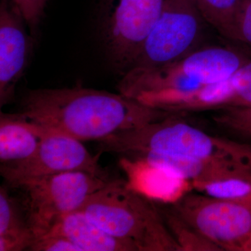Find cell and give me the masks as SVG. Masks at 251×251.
I'll use <instances>...</instances> for the list:
<instances>
[{"label":"cell","mask_w":251,"mask_h":251,"mask_svg":"<svg viewBox=\"0 0 251 251\" xmlns=\"http://www.w3.org/2000/svg\"><path fill=\"white\" fill-rule=\"evenodd\" d=\"M21 113L80 141L98 142L174 114L121 93L81 87L30 91L23 99Z\"/></svg>","instance_id":"1"},{"label":"cell","mask_w":251,"mask_h":251,"mask_svg":"<svg viewBox=\"0 0 251 251\" xmlns=\"http://www.w3.org/2000/svg\"><path fill=\"white\" fill-rule=\"evenodd\" d=\"M176 115L100 140L99 150L128 158L154 153L219 162L251 171V145L209 134Z\"/></svg>","instance_id":"2"},{"label":"cell","mask_w":251,"mask_h":251,"mask_svg":"<svg viewBox=\"0 0 251 251\" xmlns=\"http://www.w3.org/2000/svg\"><path fill=\"white\" fill-rule=\"evenodd\" d=\"M80 209L109 234L133 244L137 251H181L153 201L126 181L110 180Z\"/></svg>","instance_id":"3"},{"label":"cell","mask_w":251,"mask_h":251,"mask_svg":"<svg viewBox=\"0 0 251 251\" xmlns=\"http://www.w3.org/2000/svg\"><path fill=\"white\" fill-rule=\"evenodd\" d=\"M250 59L239 47H201L177 60L138 76L122 78L119 92L135 99L144 93L196 90L229 77Z\"/></svg>","instance_id":"4"},{"label":"cell","mask_w":251,"mask_h":251,"mask_svg":"<svg viewBox=\"0 0 251 251\" xmlns=\"http://www.w3.org/2000/svg\"><path fill=\"white\" fill-rule=\"evenodd\" d=\"M206 25L194 0H167L161 16L122 78L138 76L199 49Z\"/></svg>","instance_id":"5"},{"label":"cell","mask_w":251,"mask_h":251,"mask_svg":"<svg viewBox=\"0 0 251 251\" xmlns=\"http://www.w3.org/2000/svg\"><path fill=\"white\" fill-rule=\"evenodd\" d=\"M110 180L83 171L49 175L21 186L34 237L47 233L63 216L80 209Z\"/></svg>","instance_id":"6"},{"label":"cell","mask_w":251,"mask_h":251,"mask_svg":"<svg viewBox=\"0 0 251 251\" xmlns=\"http://www.w3.org/2000/svg\"><path fill=\"white\" fill-rule=\"evenodd\" d=\"M171 209L221 251L250 250L251 203L190 192Z\"/></svg>","instance_id":"7"},{"label":"cell","mask_w":251,"mask_h":251,"mask_svg":"<svg viewBox=\"0 0 251 251\" xmlns=\"http://www.w3.org/2000/svg\"><path fill=\"white\" fill-rule=\"evenodd\" d=\"M43 127L44 135L34 156L21 163L0 166L1 175L9 186L19 188L39 178L74 171L87 172L110 179L108 171L99 162L101 152L93 156L80 140Z\"/></svg>","instance_id":"8"},{"label":"cell","mask_w":251,"mask_h":251,"mask_svg":"<svg viewBox=\"0 0 251 251\" xmlns=\"http://www.w3.org/2000/svg\"><path fill=\"white\" fill-rule=\"evenodd\" d=\"M167 0H109L104 21L105 46L123 75L161 16Z\"/></svg>","instance_id":"9"},{"label":"cell","mask_w":251,"mask_h":251,"mask_svg":"<svg viewBox=\"0 0 251 251\" xmlns=\"http://www.w3.org/2000/svg\"><path fill=\"white\" fill-rule=\"evenodd\" d=\"M135 100L153 108L179 114L251 105V57L229 77L186 92L144 93Z\"/></svg>","instance_id":"10"},{"label":"cell","mask_w":251,"mask_h":251,"mask_svg":"<svg viewBox=\"0 0 251 251\" xmlns=\"http://www.w3.org/2000/svg\"><path fill=\"white\" fill-rule=\"evenodd\" d=\"M25 21L14 5L11 8L6 1L0 9V103L9 101L16 82L27 64L29 41L26 34Z\"/></svg>","instance_id":"11"},{"label":"cell","mask_w":251,"mask_h":251,"mask_svg":"<svg viewBox=\"0 0 251 251\" xmlns=\"http://www.w3.org/2000/svg\"><path fill=\"white\" fill-rule=\"evenodd\" d=\"M122 159L127 184L151 201L173 205L193 190L191 181L163 167L143 160Z\"/></svg>","instance_id":"12"},{"label":"cell","mask_w":251,"mask_h":251,"mask_svg":"<svg viewBox=\"0 0 251 251\" xmlns=\"http://www.w3.org/2000/svg\"><path fill=\"white\" fill-rule=\"evenodd\" d=\"M44 127L21 112L0 116V162L11 165L27 161L35 154L44 135Z\"/></svg>","instance_id":"13"},{"label":"cell","mask_w":251,"mask_h":251,"mask_svg":"<svg viewBox=\"0 0 251 251\" xmlns=\"http://www.w3.org/2000/svg\"><path fill=\"white\" fill-rule=\"evenodd\" d=\"M50 231L67 237L81 251H137L133 244L109 234L80 209L63 216Z\"/></svg>","instance_id":"14"},{"label":"cell","mask_w":251,"mask_h":251,"mask_svg":"<svg viewBox=\"0 0 251 251\" xmlns=\"http://www.w3.org/2000/svg\"><path fill=\"white\" fill-rule=\"evenodd\" d=\"M24 201L0 188V251L29 250L34 242Z\"/></svg>","instance_id":"15"},{"label":"cell","mask_w":251,"mask_h":251,"mask_svg":"<svg viewBox=\"0 0 251 251\" xmlns=\"http://www.w3.org/2000/svg\"><path fill=\"white\" fill-rule=\"evenodd\" d=\"M193 189L211 197L251 203V171L211 181H193Z\"/></svg>","instance_id":"16"},{"label":"cell","mask_w":251,"mask_h":251,"mask_svg":"<svg viewBox=\"0 0 251 251\" xmlns=\"http://www.w3.org/2000/svg\"><path fill=\"white\" fill-rule=\"evenodd\" d=\"M206 23L227 41H234L235 23L242 0H194Z\"/></svg>","instance_id":"17"},{"label":"cell","mask_w":251,"mask_h":251,"mask_svg":"<svg viewBox=\"0 0 251 251\" xmlns=\"http://www.w3.org/2000/svg\"><path fill=\"white\" fill-rule=\"evenodd\" d=\"M163 219L181 251H221L201 232L175 214L172 209L161 211Z\"/></svg>","instance_id":"18"},{"label":"cell","mask_w":251,"mask_h":251,"mask_svg":"<svg viewBox=\"0 0 251 251\" xmlns=\"http://www.w3.org/2000/svg\"><path fill=\"white\" fill-rule=\"evenodd\" d=\"M213 120L221 126L251 136V105L218 110Z\"/></svg>","instance_id":"19"},{"label":"cell","mask_w":251,"mask_h":251,"mask_svg":"<svg viewBox=\"0 0 251 251\" xmlns=\"http://www.w3.org/2000/svg\"><path fill=\"white\" fill-rule=\"evenodd\" d=\"M234 45L251 57V0H242L236 18Z\"/></svg>","instance_id":"20"},{"label":"cell","mask_w":251,"mask_h":251,"mask_svg":"<svg viewBox=\"0 0 251 251\" xmlns=\"http://www.w3.org/2000/svg\"><path fill=\"white\" fill-rule=\"evenodd\" d=\"M29 251H81L80 248L67 237L56 232H50L36 238Z\"/></svg>","instance_id":"21"},{"label":"cell","mask_w":251,"mask_h":251,"mask_svg":"<svg viewBox=\"0 0 251 251\" xmlns=\"http://www.w3.org/2000/svg\"><path fill=\"white\" fill-rule=\"evenodd\" d=\"M19 10L26 24L31 29H34L44 13L47 0H12Z\"/></svg>","instance_id":"22"},{"label":"cell","mask_w":251,"mask_h":251,"mask_svg":"<svg viewBox=\"0 0 251 251\" xmlns=\"http://www.w3.org/2000/svg\"><path fill=\"white\" fill-rule=\"evenodd\" d=\"M249 251H251V247L250 248V250H249Z\"/></svg>","instance_id":"23"}]
</instances>
